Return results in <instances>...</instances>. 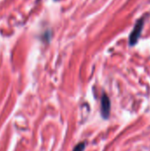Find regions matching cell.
<instances>
[{
  "label": "cell",
  "mask_w": 150,
  "mask_h": 151,
  "mask_svg": "<svg viewBox=\"0 0 150 151\" xmlns=\"http://www.w3.org/2000/svg\"><path fill=\"white\" fill-rule=\"evenodd\" d=\"M111 113V100L106 94L101 97V115L103 119H108Z\"/></svg>",
  "instance_id": "1"
},
{
  "label": "cell",
  "mask_w": 150,
  "mask_h": 151,
  "mask_svg": "<svg viewBox=\"0 0 150 151\" xmlns=\"http://www.w3.org/2000/svg\"><path fill=\"white\" fill-rule=\"evenodd\" d=\"M142 26H143V20L141 21H141H139V22L136 24V26H135L133 31L132 34H131V36H130V43H131L132 45L137 42V40H138L139 36H140V34H141V32Z\"/></svg>",
  "instance_id": "2"
},
{
  "label": "cell",
  "mask_w": 150,
  "mask_h": 151,
  "mask_svg": "<svg viewBox=\"0 0 150 151\" xmlns=\"http://www.w3.org/2000/svg\"><path fill=\"white\" fill-rule=\"evenodd\" d=\"M85 148H86V142H82L78 143V144L74 147V149H73V150L72 151H84Z\"/></svg>",
  "instance_id": "3"
}]
</instances>
